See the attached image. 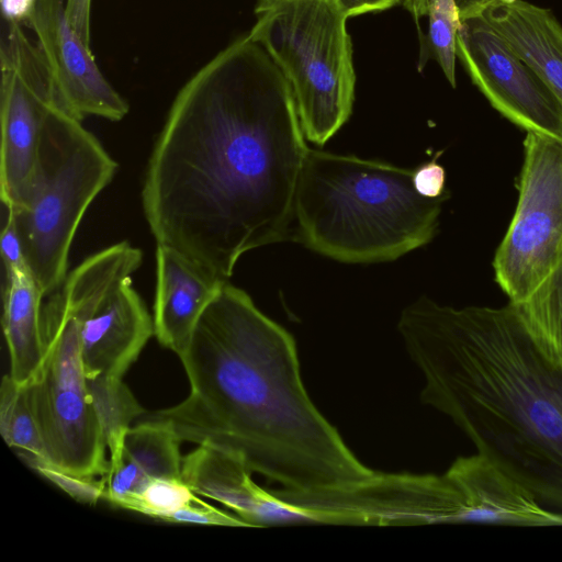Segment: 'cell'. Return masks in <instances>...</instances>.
Listing matches in <instances>:
<instances>
[{"instance_id":"obj_1","label":"cell","mask_w":562,"mask_h":562,"mask_svg":"<svg viewBox=\"0 0 562 562\" xmlns=\"http://www.w3.org/2000/svg\"><path fill=\"white\" fill-rule=\"evenodd\" d=\"M307 150L288 79L238 37L179 90L154 144L142 205L157 244L228 280L285 238Z\"/></svg>"},{"instance_id":"obj_2","label":"cell","mask_w":562,"mask_h":562,"mask_svg":"<svg viewBox=\"0 0 562 562\" xmlns=\"http://www.w3.org/2000/svg\"><path fill=\"white\" fill-rule=\"evenodd\" d=\"M179 358L189 395L137 422L167 424L181 442L235 453L286 490L339 487L374 473L310 398L292 335L228 280Z\"/></svg>"},{"instance_id":"obj_3","label":"cell","mask_w":562,"mask_h":562,"mask_svg":"<svg viewBox=\"0 0 562 562\" xmlns=\"http://www.w3.org/2000/svg\"><path fill=\"white\" fill-rule=\"evenodd\" d=\"M397 329L423 375L420 401L562 513V367L514 305L457 308L422 296L402 311Z\"/></svg>"},{"instance_id":"obj_4","label":"cell","mask_w":562,"mask_h":562,"mask_svg":"<svg viewBox=\"0 0 562 562\" xmlns=\"http://www.w3.org/2000/svg\"><path fill=\"white\" fill-rule=\"evenodd\" d=\"M413 171L308 148L294 201L296 240L348 263L395 260L426 245L448 194L420 195Z\"/></svg>"},{"instance_id":"obj_5","label":"cell","mask_w":562,"mask_h":562,"mask_svg":"<svg viewBox=\"0 0 562 562\" xmlns=\"http://www.w3.org/2000/svg\"><path fill=\"white\" fill-rule=\"evenodd\" d=\"M99 283L98 265L86 258L46 296L41 312L44 359L26 384L47 462L85 477H103L109 462L80 353L82 315Z\"/></svg>"},{"instance_id":"obj_6","label":"cell","mask_w":562,"mask_h":562,"mask_svg":"<svg viewBox=\"0 0 562 562\" xmlns=\"http://www.w3.org/2000/svg\"><path fill=\"white\" fill-rule=\"evenodd\" d=\"M116 170L100 140L56 103L43 126L27 196L12 210L27 266L45 297L65 280L81 220Z\"/></svg>"},{"instance_id":"obj_7","label":"cell","mask_w":562,"mask_h":562,"mask_svg":"<svg viewBox=\"0 0 562 562\" xmlns=\"http://www.w3.org/2000/svg\"><path fill=\"white\" fill-rule=\"evenodd\" d=\"M247 34L288 79L305 139L324 145L349 120L356 74L336 0H258Z\"/></svg>"},{"instance_id":"obj_8","label":"cell","mask_w":562,"mask_h":562,"mask_svg":"<svg viewBox=\"0 0 562 562\" xmlns=\"http://www.w3.org/2000/svg\"><path fill=\"white\" fill-rule=\"evenodd\" d=\"M561 258L562 139L527 132L516 210L493 260L495 281L517 304Z\"/></svg>"},{"instance_id":"obj_9","label":"cell","mask_w":562,"mask_h":562,"mask_svg":"<svg viewBox=\"0 0 562 562\" xmlns=\"http://www.w3.org/2000/svg\"><path fill=\"white\" fill-rule=\"evenodd\" d=\"M0 71V198L16 211L33 181L45 120L57 103L44 56L21 22L3 19Z\"/></svg>"},{"instance_id":"obj_10","label":"cell","mask_w":562,"mask_h":562,"mask_svg":"<svg viewBox=\"0 0 562 562\" xmlns=\"http://www.w3.org/2000/svg\"><path fill=\"white\" fill-rule=\"evenodd\" d=\"M457 57L492 106L526 132L562 139V102L482 15L461 20Z\"/></svg>"},{"instance_id":"obj_11","label":"cell","mask_w":562,"mask_h":562,"mask_svg":"<svg viewBox=\"0 0 562 562\" xmlns=\"http://www.w3.org/2000/svg\"><path fill=\"white\" fill-rule=\"evenodd\" d=\"M66 2L36 0L26 20L49 69L57 103L80 121L87 116L121 121L130 105L101 72L91 47L70 24Z\"/></svg>"},{"instance_id":"obj_12","label":"cell","mask_w":562,"mask_h":562,"mask_svg":"<svg viewBox=\"0 0 562 562\" xmlns=\"http://www.w3.org/2000/svg\"><path fill=\"white\" fill-rule=\"evenodd\" d=\"M154 334L153 317L127 278L83 313L80 353L87 379L123 378Z\"/></svg>"},{"instance_id":"obj_13","label":"cell","mask_w":562,"mask_h":562,"mask_svg":"<svg viewBox=\"0 0 562 562\" xmlns=\"http://www.w3.org/2000/svg\"><path fill=\"white\" fill-rule=\"evenodd\" d=\"M251 473L240 457L209 445H198L182 458L181 477L188 486L222 503L249 527L304 524L300 512L256 484Z\"/></svg>"},{"instance_id":"obj_14","label":"cell","mask_w":562,"mask_h":562,"mask_svg":"<svg viewBox=\"0 0 562 562\" xmlns=\"http://www.w3.org/2000/svg\"><path fill=\"white\" fill-rule=\"evenodd\" d=\"M225 281L179 250L157 244L153 321L159 344L180 357Z\"/></svg>"},{"instance_id":"obj_15","label":"cell","mask_w":562,"mask_h":562,"mask_svg":"<svg viewBox=\"0 0 562 562\" xmlns=\"http://www.w3.org/2000/svg\"><path fill=\"white\" fill-rule=\"evenodd\" d=\"M180 440L167 424L138 420L109 452L104 497L113 505L159 477H181Z\"/></svg>"},{"instance_id":"obj_16","label":"cell","mask_w":562,"mask_h":562,"mask_svg":"<svg viewBox=\"0 0 562 562\" xmlns=\"http://www.w3.org/2000/svg\"><path fill=\"white\" fill-rule=\"evenodd\" d=\"M481 15L562 102V24L551 11L514 0Z\"/></svg>"},{"instance_id":"obj_17","label":"cell","mask_w":562,"mask_h":562,"mask_svg":"<svg viewBox=\"0 0 562 562\" xmlns=\"http://www.w3.org/2000/svg\"><path fill=\"white\" fill-rule=\"evenodd\" d=\"M45 295L30 269L5 278L2 327L10 356L9 374L19 384H29L44 359L41 312Z\"/></svg>"},{"instance_id":"obj_18","label":"cell","mask_w":562,"mask_h":562,"mask_svg":"<svg viewBox=\"0 0 562 562\" xmlns=\"http://www.w3.org/2000/svg\"><path fill=\"white\" fill-rule=\"evenodd\" d=\"M513 305L540 350L562 367V258L527 299Z\"/></svg>"},{"instance_id":"obj_19","label":"cell","mask_w":562,"mask_h":562,"mask_svg":"<svg viewBox=\"0 0 562 562\" xmlns=\"http://www.w3.org/2000/svg\"><path fill=\"white\" fill-rule=\"evenodd\" d=\"M87 386L106 448L111 452L145 409L122 378H91L87 379Z\"/></svg>"},{"instance_id":"obj_20","label":"cell","mask_w":562,"mask_h":562,"mask_svg":"<svg viewBox=\"0 0 562 562\" xmlns=\"http://www.w3.org/2000/svg\"><path fill=\"white\" fill-rule=\"evenodd\" d=\"M0 434L7 446L21 454L47 461L26 384H19L9 373L0 386Z\"/></svg>"},{"instance_id":"obj_21","label":"cell","mask_w":562,"mask_h":562,"mask_svg":"<svg viewBox=\"0 0 562 562\" xmlns=\"http://www.w3.org/2000/svg\"><path fill=\"white\" fill-rule=\"evenodd\" d=\"M429 27L420 37L418 69L422 70L429 58L436 59L450 85L456 87V40L460 26V15L454 0H429Z\"/></svg>"},{"instance_id":"obj_22","label":"cell","mask_w":562,"mask_h":562,"mask_svg":"<svg viewBox=\"0 0 562 562\" xmlns=\"http://www.w3.org/2000/svg\"><path fill=\"white\" fill-rule=\"evenodd\" d=\"M199 499L182 477H159L148 482L119 507L165 520L170 514Z\"/></svg>"},{"instance_id":"obj_23","label":"cell","mask_w":562,"mask_h":562,"mask_svg":"<svg viewBox=\"0 0 562 562\" xmlns=\"http://www.w3.org/2000/svg\"><path fill=\"white\" fill-rule=\"evenodd\" d=\"M25 461L42 476L54 483L75 501L93 505L104 497V479L85 477L66 472L52 463L24 456Z\"/></svg>"},{"instance_id":"obj_24","label":"cell","mask_w":562,"mask_h":562,"mask_svg":"<svg viewBox=\"0 0 562 562\" xmlns=\"http://www.w3.org/2000/svg\"><path fill=\"white\" fill-rule=\"evenodd\" d=\"M165 521L224 527H249V525L236 514L232 515L221 510L201 499L170 514Z\"/></svg>"},{"instance_id":"obj_25","label":"cell","mask_w":562,"mask_h":562,"mask_svg":"<svg viewBox=\"0 0 562 562\" xmlns=\"http://www.w3.org/2000/svg\"><path fill=\"white\" fill-rule=\"evenodd\" d=\"M7 215L1 231V258L5 278L16 270L30 269L26 262L23 241L12 210Z\"/></svg>"},{"instance_id":"obj_26","label":"cell","mask_w":562,"mask_h":562,"mask_svg":"<svg viewBox=\"0 0 562 562\" xmlns=\"http://www.w3.org/2000/svg\"><path fill=\"white\" fill-rule=\"evenodd\" d=\"M446 171L436 159L424 164L413 171V183L416 191L429 199L440 198L445 194Z\"/></svg>"},{"instance_id":"obj_27","label":"cell","mask_w":562,"mask_h":562,"mask_svg":"<svg viewBox=\"0 0 562 562\" xmlns=\"http://www.w3.org/2000/svg\"><path fill=\"white\" fill-rule=\"evenodd\" d=\"M348 18L390 9L403 0H336Z\"/></svg>"},{"instance_id":"obj_28","label":"cell","mask_w":562,"mask_h":562,"mask_svg":"<svg viewBox=\"0 0 562 562\" xmlns=\"http://www.w3.org/2000/svg\"><path fill=\"white\" fill-rule=\"evenodd\" d=\"M36 0H1L3 19L26 22Z\"/></svg>"},{"instance_id":"obj_29","label":"cell","mask_w":562,"mask_h":562,"mask_svg":"<svg viewBox=\"0 0 562 562\" xmlns=\"http://www.w3.org/2000/svg\"><path fill=\"white\" fill-rule=\"evenodd\" d=\"M459 15L460 21L475 16L481 15L482 12L487 9L491 5L498 4V3H506L512 2L514 0H454Z\"/></svg>"},{"instance_id":"obj_30","label":"cell","mask_w":562,"mask_h":562,"mask_svg":"<svg viewBox=\"0 0 562 562\" xmlns=\"http://www.w3.org/2000/svg\"><path fill=\"white\" fill-rule=\"evenodd\" d=\"M402 3L411 12L417 24L420 18L427 15L429 0H403Z\"/></svg>"}]
</instances>
